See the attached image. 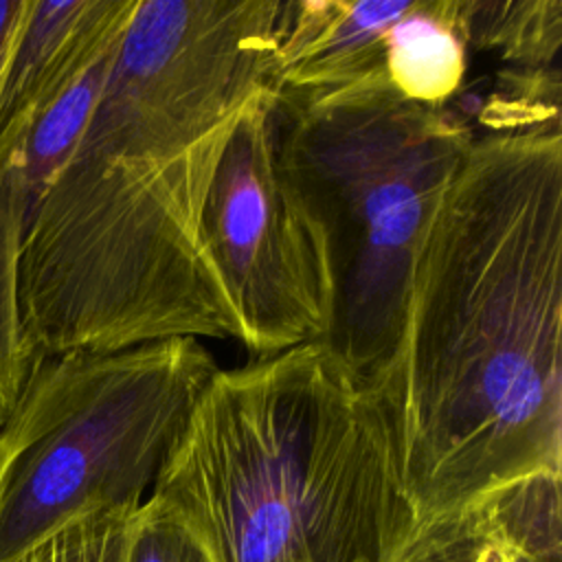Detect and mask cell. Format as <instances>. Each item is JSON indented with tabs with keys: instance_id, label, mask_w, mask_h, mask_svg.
Returning <instances> with one entry per match:
<instances>
[{
	"instance_id": "obj_2",
	"label": "cell",
	"mask_w": 562,
	"mask_h": 562,
	"mask_svg": "<svg viewBox=\"0 0 562 562\" xmlns=\"http://www.w3.org/2000/svg\"><path fill=\"white\" fill-rule=\"evenodd\" d=\"M373 393L417 518L562 474L560 121L474 136L417 250Z\"/></svg>"
},
{
	"instance_id": "obj_9",
	"label": "cell",
	"mask_w": 562,
	"mask_h": 562,
	"mask_svg": "<svg viewBox=\"0 0 562 562\" xmlns=\"http://www.w3.org/2000/svg\"><path fill=\"white\" fill-rule=\"evenodd\" d=\"M391 562H562V474H533L415 518Z\"/></svg>"
},
{
	"instance_id": "obj_4",
	"label": "cell",
	"mask_w": 562,
	"mask_h": 562,
	"mask_svg": "<svg viewBox=\"0 0 562 562\" xmlns=\"http://www.w3.org/2000/svg\"><path fill=\"white\" fill-rule=\"evenodd\" d=\"M281 167L318 222L331 312L321 340L371 391L404 325L435 206L474 140L454 110L404 99L384 70L318 94L274 92Z\"/></svg>"
},
{
	"instance_id": "obj_10",
	"label": "cell",
	"mask_w": 562,
	"mask_h": 562,
	"mask_svg": "<svg viewBox=\"0 0 562 562\" xmlns=\"http://www.w3.org/2000/svg\"><path fill=\"white\" fill-rule=\"evenodd\" d=\"M411 0L281 2L274 92L318 94L384 70V37Z\"/></svg>"
},
{
	"instance_id": "obj_14",
	"label": "cell",
	"mask_w": 562,
	"mask_h": 562,
	"mask_svg": "<svg viewBox=\"0 0 562 562\" xmlns=\"http://www.w3.org/2000/svg\"><path fill=\"white\" fill-rule=\"evenodd\" d=\"M125 562H215L193 529L162 501L147 496L136 509Z\"/></svg>"
},
{
	"instance_id": "obj_13",
	"label": "cell",
	"mask_w": 562,
	"mask_h": 562,
	"mask_svg": "<svg viewBox=\"0 0 562 562\" xmlns=\"http://www.w3.org/2000/svg\"><path fill=\"white\" fill-rule=\"evenodd\" d=\"M138 507L116 505L81 514L2 562H125Z\"/></svg>"
},
{
	"instance_id": "obj_5",
	"label": "cell",
	"mask_w": 562,
	"mask_h": 562,
	"mask_svg": "<svg viewBox=\"0 0 562 562\" xmlns=\"http://www.w3.org/2000/svg\"><path fill=\"white\" fill-rule=\"evenodd\" d=\"M215 369L195 338L40 360L0 424V562L81 514L140 505Z\"/></svg>"
},
{
	"instance_id": "obj_1",
	"label": "cell",
	"mask_w": 562,
	"mask_h": 562,
	"mask_svg": "<svg viewBox=\"0 0 562 562\" xmlns=\"http://www.w3.org/2000/svg\"><path fill=\"white\" fill-rule=\"evenodd\" d=\"M281 0H138L18 272L31 362L169 338L244 345L204 237L224 147L274 86Z\"/></svg>"
},
{
	"instance_id": "obj_15",
	"label": "cell",
	"mask_w": 562,
	"mask_h": 562,
	"mask_svg": "<svg viewBox=\"0 0 562 562\" xmlns=\"http://www.w3.org/2000/svg\"><path fill=\"white\" fill-rule=\"evenodd\" d=\"M22 0H0V61L9 42V35L20 18Z\"/></svg>"
},
{
	"instance_id": "obj_3",
	"label": "cell",
	"mask_w": 562,
	"mask_h": 562,
	"mask_svg": "<svg viewBox=\"0 0 562 562\" xmlns=\"http://www.w3.org/2000/svg\"><path fill=\"white\" fill-rule=\"evenodd\" d=\"M149 496L215 562H391L417 518L378 395L323 342L217 367Z\"/></svg>"
},
{
	"instance_id": "obj_12",
	"label": "cell",
	"mask_w": 562,
	"mask_h": 562,
	"mask_svg": "<svg viewBox=\"0 0 562 562\" xmlns=\"http://www.w3.org/2000/svg\"><path fill=\"white\" fill-rule=\"evenodd\" d=\"M468 48L492 50L518 70H558L560 0H457Z\"/></svg>"
},
{
	"instance_id": "obj_6",
	"label": "cell",
	"mask_w": 562,
	"mask_h": 562,
	"mask_svg": "<svg viewBox=\"0 0 562 562\" xmlns=\"http://www.w3.org/2000/svg\"><path fill=\"white\" fill-rule=\"evenodd\" d=\"M204 237L255 358L325 338V235L281 167L272 83L250 99L224 147L204 206Z\"/></svg>"
},
{
	"instance_id": "obj_7",
	"label": "cell",
	"mask_w": 562,
	"mask_h": 562,
	"mask_svg": "<svg viewBox=\"0 0 562 562\" xmlns=\"http://www.w3.org/2000/svg\"><path fill=\"white\" fill-rule=\"evenodd\" d=\"M138 0H22L0 61V165L123 40Z\"/></svg>"
},
{
	"instance_id": "obj_11",
	"label": "cell",
	"mask_w": 562,
	"mask_h": 562,
	"mask_svg": "<svg viewBox=\"0 0 562 562\" xmlns=\"http://www.w3.org/2000/svg\"><path fill=\"white\" fill-rule=\"evenodd\" d=\"M468 44L457 0H411L384 37V75L408 101L446 108L463 86Z\"/></svg>"
},
{
	"instance_id": "obj_8",
	"label": "cell",
	"mask_w": 562,
	"mask_h": 562,
	"mask_svg": "<svg viewBox=\"0 0 562 562\" xmlns=\"http://www.w3.org/2000/svg\"><path fill=\"white\" fill-rule=\"evenodd\" d=\"M116 48L99 59L37 121L20 149L0 165V424L33 371L18 307V272L31 215L50 176L83 130Z\"/></svg>"
}]
</instances>
